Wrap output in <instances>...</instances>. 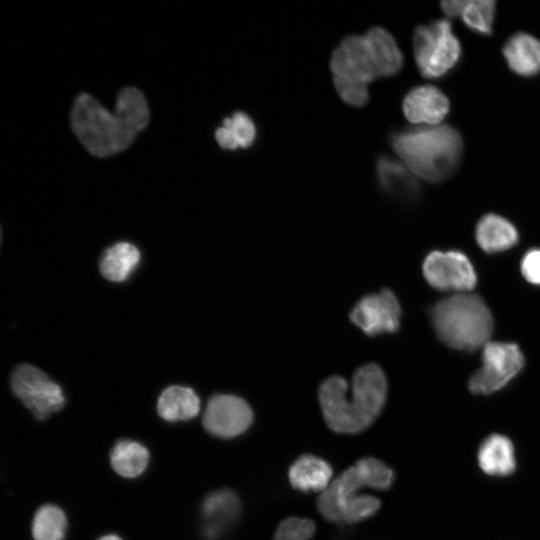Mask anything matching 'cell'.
Listing matches in <instances>:
<instances>
[{
  "mask_svg": "<svg viewBox=\"0 0 540 540\" xmlns=\"http://www.w3.org/2000/svg\"><path fill=\"white\" fill-rule=\"evenodd\" d=\"M67 526V517L59 506L44 504L34 514L32 537L34 540H63Z\"/></svg>",
  "mask_w": 540,
  "mask_h": 540,
  "instance_id": "obj_25",
  "label": "cell"
},
{
  "mask_svg": "<svg viewBox=\"0 0 540 540\" xmlns=\"http://www.w3.org/2000/svg\"><path fill=\"white\" fill-rule=\"evenodd\" d=\"M465 0H447L441 2L443 13L448 18H460Z\"/></svg>",
  "mask_w": 540,
  "mask_h": 540,
  "instance_id": "obj_29",
  "label": "cell"
},
{
  "mask_svg": "<svg viewBox=\"0 0 540 540\" xmlns=\"http://www.w3.org/2000/svg\"><path fill=\"white\" fill-rule=\"evenodd\" d=\"M256 138V127L252 119L244 112H235L225 118L223 125L215 132V139L225 149L248 148Z\"/></svg>",
  "mask_w": 540,
  "mask_h": 540,
  "instance_id": "obj_24",
  "label": "cell"
},
{
  "mask_svg": "<svg viewBox=\"0 0 540 540\" xmlns=\"http://www.w3.org/2000/svg\"><path fill=\"white\" fill-rule=\"evenodd\" d=\"M387 397V380L380 366L358 368L349 384L341 376L321 383L318 399L327 426L337 433L354 434L367 429L380 415Z\"/></svg>",
  "mask_w": 540,
  "mask_h": 540,
  "instance_id": "obj_2",
  "label": "cell"
},
{
  "mask_svg": "<svg viewBox=\"0 0 540 540\" xmlns=\"http://www.w3.org/2000/svg\"><path fill=\"white\" fill-rule=\"evenodd\" d=\"M430 319L439 339L457 350L473 351L484 346L493 331V318L485 302L466 292L435 303Z\"/></svg>",
  "mask_w": 540,
  "mask_h": 540,
  "instance_id": "obj_5",
  "label": "cell"
},
{
  "mask_svg": "<svg viewBox=\"0 0 540 540\" xmlns=\"http://www.w3.org/2000/svg\"><path fill=\"white\" fill-rule=\"evenodd\" d=\"M422 272L427 283L441 291L467 292L477 282L473 265L465 254L459 251L430 252L422 264Z\"/></svg>",
  "mask_w": 540,
  "mask_h": 540,
  "instance_id": "obj_10",
  "label": "cell"
},
{
  "mask_svg": "<svg viewBox=\"0 0 540 540\" xmlns=\"http://www.w3.org/2000/svg\"><path fill=\"white\" fill-rule=\"evenodd\" d=\"M349 318L370 337L395 333L400 328L401 307L394 292L385 288L363 296L351 309Z\"/></svg>",
  "mask_w": 540,
  "mask_h": 540,
  "instance_id": "obj_11",
  "label": "cell"
},
{
  "mask_svg": "<svg viewBox=\"0 0 540 540\" xmlns=\"http://www.w3.org/2000/svg\"><path fill=\"white\" fill-rule=\"evenodd\" d=\"M1 237H2V236H1V228H0V243H1Z\"/></svg>",
  "mask_w": 540,
  "mask_h": 540,
  "instance_id": "obj_31",
  "label": "cell"
},
{
  "mask_svg": "<svg viewBox=\"0 0 540 540\" xmlns=\"http://www.w3.org/2000/svg\"><path fill=\"white\" fill-rule=\"evenodd\" d=\"M140 261V252L136 246L128 242H119L103 253L99 269L109 281L123 282L136 269Z\"/></svg>",
  "mask_w": 540,
  "mask_h": 540,
  "instance_id": "obj_22",
  "label": "cell"
},
{
  "mask_svg": "<svg viewBox=\"0 0 540 540\" xmlns=\"http://www.w3.org/2000/svg\"><path fill=\"white\" fill-rule=\"evenodd\" d=\"M508 67L516 74L531 77L540 73V40L526 32L510 36L502 47Z\"/></svg>",
  "mask_w": 540,
  "mask_h": 540,
  "instance_id": "obj_16",
  "label": "cell"
},
{
  "mask_svg": "<svg viewBox=\"0 0 540 540\" xmlns=\"http://www.w3.org/2000/svg\"><path fill=\"white\" fill-rule=\"evenodd\" d=\"M496 1L465 0L460 18L473 32L491 35L495 18Z\"/></svg>",
  "mask_w": 540,
  "mask_h": 540,
  "instance_id": "obj_26",
  "label": "cell"
},
{
  "mask_svg": "<svg viewBox=\"0 0 540 540\" xmlns=\"http://www.w3.org/2000/svg\"><path fill=\"white\" fill-rule=\"evenodd\" d=\"M394 473L374 457L358 460L342 472L317 499V509L326 520L337 524H353L371 518L380 508V500L360 491L366 487L387 490Z\"/></svg>",
  "mask_w": 540,
  "mask_h": 540,
  "instance_id": "obj_3",
  "label": "cell"
},
{
  "mask_svg": "<svg viewBox=\"0 0 540 540\" xmlns=\"http://www.w3.org/2000/svg\"><path fill=\"white\" fill-rule=\"evenodd\" d=\"M148 120V104L135 87L119 92L114 113L91 95L82 93L75 99L70 114L73 132L85 148L98 157L126 149Z\"/></svg>",
  "mask_w": 540,
  "mask_h": 540,
  "instance_id": "obj_1",
  "label": "cell"
},
{
  "mask_svg": "<svg viewBox=\"0 0 540 540\" xmlns=\"http://www.w3.org/2000/svg\"><path fill=\"white\" fill-rule=\"evenodd\" d=\"M521 273L531 284L540 285V249H531L523 256Z\"/></svg>",
  "mask_w": 540,
  "mask_h": 540,
  "instance_id": "obj_28",
  "label": "cell"
},
{
  "mask_svg": "<svg viewBox=\"0 0 540 540\" xmlns=\"http://www.w3.org/2000/svg\"><path fill=\"white\" fill-rule=\"evenodd\" d=\"M378 78L399 73L404 64L403 54L394 37L384 28L373 27L366 34Z\"/></svg>",
  "mask_w": 540,
  "mask_h": 540,
  "instance_id": "obj_19",
  "label": "cell"
},
{
  "mask_svg": "<svg viewBox=\"0 0 540 540\" xmlns=\"http://www.w3.org/2000/svg\"><path fill=\"white\" fill-rule=\"evenodd\" d=\"M412 43L416 65L425 78L444 76L454 68L461 56L460 42L448 19L417 26Z\"/></svg>",
  "mask_w": 540,
  "mask_h": 540,
  "instance_id": "obj_7",
  "label": "cell"
},
{
  "mask_svg": "<svg viewBox=\"0 0 540 540\" xmlns=\"http://www.w3.org/2000/svg\"><path fill=\"white\" fill-rule=\"evenodd\" d=\"M389 140L406 167L429 183H440L452 176L463 155L462 136L447 124L397 131Z\"/></svg>",
  "mask_w": 540,
  "mask_h": 540,
  "instance_id": "obj_4",
  "label": "cell"
},
{
  "mask_svg": "<svg viewBox=\"0 0 540 540\" xmlns=\"http://www.w3.org/2000/svg\"><path fill=\"white\" fill-rule=\"evenodd\" d=\"M481 362L469 380V389L487 395L502 389L521 371L524 356L515 343L488 342L483 346Z\"/></svg>",
  "mask_w": 540,
  "mask_h": 540,
  "instance_id": "obj_9",
  "label": "cell"
},
{
  "mask_svg": "<svg viewBox=\"0 0 540 540\" xmlns=\"http://www.w3.org/2000/svg\"><path fill=\"white\" fill-rule=\"evenodd\" d=\"M149 451L141 443L122 439L115 443L110 453V463L114 471L125 478H135L147 468Z\"/></svg>",
  "mask_w": 540,
  "mask_h": 540,
  "instance_id": "obj_23",
  "label": "cell"
},
{
  "mask_svg": "<svg viewBox=\"0 0 540 540\" xmlns=\"http://www.w3.org/2000/svg\"><path fill=\"white\" fill-rule=\"evenodd\" d=\"M376 177L383 191L405 201L415 199L420 191L417 177L399 160L381 155L376 161Z\"/></svg>",
  "mask_w": 540,
  "mask_h": 540,
  "instance_id": "obj_15",
  "label": "cell"
},
{
  "mask_svg": "<svg viewBox=\"0 0 540 540\" xmlns=\"http://www.w3.org/2000/svg\"><path fill=\"white\" fill-rule=\"evenodd\" d=\"M331 477L329 463L311 454L298 457L288 470L291 486L301 492H323L331 483Z\"/></svg>",
  "mask_w": 540,
  "mask_h": 540,
  "instance_id": "obj_17",
  "label": "cell"
},
{
  "mask_svg": "<svg viewBox=\"0 0 540 540\" xmlns=\"http://www.w3.org/2000/svg\"><path fill=\"white\" fill-rule=\"evenodd\" d=\"M330 69L336 91L346 104L363 107L368 103V84L378 76L365 36L344 38L332 53Z\"/></svg>",
  "mask_w": 540,
  "mask_h": 540,
  "instance_id": "obj_6",
  "label": "cell"
},
{
  "mask_svg": "<svg viewBox=\"0 0 540 540\" xmlns=\"http://www.w3.org/2000/svg\"><path fill=\"white\" fill-rule=\"evenodd\" d=\"M10 384L14 395L37 420L47 419L65 405L62 388L30 364L17 366L12 372Z\"/></svg>",
  "mask_w": 540,
  "mask_h": 540,
  "instance_id": "obj_8",
  "label": "cell"
},
{
  "mask_svg": "<svg viewBox=\"0 0 540 540\" xmlns=\"http://www.w3.org/2000/svg\"><path fill=\"white\" fill-rule=\"evenodd\" d=\"M159 416L168 422L187 421L198 415L200 399L189 387H167L157 402Z\"/></svg>",
  "mask_w": 540,
  "mask_h": 540,
  "instance_id": "obj_20",
  "label": "cell"
},
{
  "mask_svg": "<svg viewBox=\"0 0 540 540\" xmlns=\"http://www.w3.org/2000/svg\"><path fill=\"white\" fill-rule=\"evenodd\" d=\"M98 540H122L118 535L115 534H107L102 537H100Z\"/></svg>",
  "mask_w": 540,
  "mask_h": 540,
  "instance_id": "obj_30",
  "label": "cell"
},
{
  "mask_svg": "<svg viewBox=\"0 0 540 540\" xmlns=\"http://www.w3.org/2000/svg\"><path fill=\"white\" fill-rule=\"evenodd\" d=\"M475 237L483 251L496 253L513 247L518 241V232L506 218L489 213L478 221Z\"/></svg>",
  "mask_w": 540,
  "mask_h": 540,
  "instance_id": "obj_18",
  "label": "cell"
},
{
  "mask_svg": "<svg viewBox=\"0 0 540 540\" xmlns=\"http://www.w3.org/2000/svg\"><path fill=\"white\" fill-rule=\"evenodd\" d=\"M478 463L483 472L506 476L515 469L514 447L505 436L493 434L484 440L478 452Z\"/></svg>",
  "mask_w": 540,
  "mask_h": 540,
  "instance_id": "obj_21",
  "label": "cell"
},
{
  "mask_svg": "<svg viewBox=\"0 0 540 540\" xmlns=\"http://www.w3.org/2000/svg\"><path fill=\"white\" fill-rule=\"evenodd\" d=\"M403 113L406 119L421 126L442 123L450 111L448 97L436 86L421 85L411 89L404 97Z\"/></svg>",
  "mask_w": 540,
  "mask_h": 540,
  "instance_id": "obj_14",
  "label": "cell"
},
{
  "mask_svg": "<svg viewBox=\"0 0 540 540\" xmlns=\"http://www.w3.org/2000/svg\"><path fill=\"white\" fill-rule=\"evenodd\" d=\"M241 503L236 493L221 489L207 495L201 505V532L207 540H218L238 520Z\"/></svg>",
  "mask_w": 540,
  "mask_h": 540,
  "instance_id": "obj_13",
  "label": "cell"
},
{
  "mask_svg": "<svg viewBox=\"0 0 540 540\" xmlns=\"http://www.w3.org/2000/svg\"><path fill=\"white\" fill-rule=\"evenodd\" d=\"M315 530L311 519L290 517L278 525L273 540H310Z\"/></svg>",
  "mask_w": 540,
  "mask_h": 540,
  "instance_id": "obj_27",
  "label": "cell"
},
{
  "mask_svg": "<svg viewBox=\"0 0 540 540\" xmlns=\"http://www.w3.org/2000/svg\"><path fill=\"white\" fill-rule=\"evenodd\" d=\"M253 412L242 398L230 394L211 397L203 414V426L213 436L233 438L244 433L252 424Z\"/></svg>",
  "mask_w": 540,
  "mask_h": 540,
  "instance_id": "obj_12",
  "label": "cell"
}]
</instances>
